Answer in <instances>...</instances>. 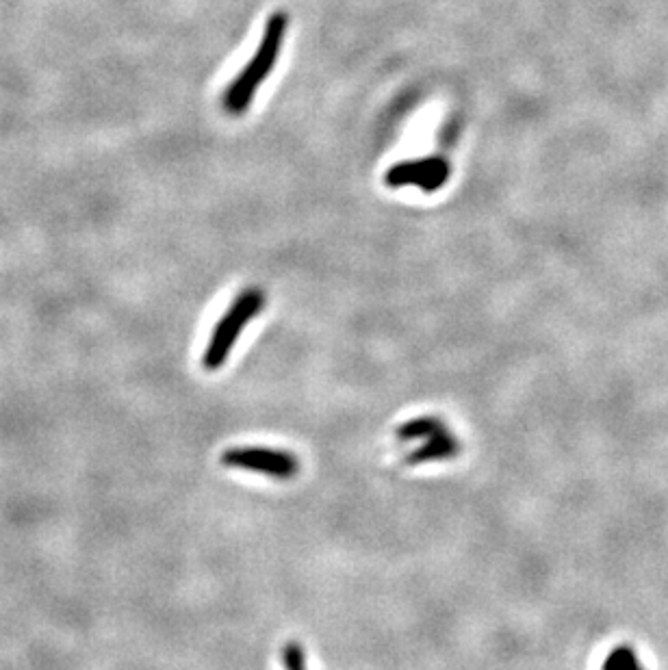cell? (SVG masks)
Listing matches in <instances>:
<instances>
[{
	"mask_svg": "<svg viewBox=\"0 0 668 670\" xmlns=\"http://www.w3.org/2000/svg\"><path fill=\"white\" fill-rule=\"evenodd\" d=\"M289 29V16L285 11H276V14L267 20L265 24V33L261 37V44L256 48L254 57L246 68L241 70V74L226 89L224 96V107L230 113H243L254 100L256 89L261 87V83L272 74L278 55H280V46L282 40H285Z\"/></svg>",
	"mask_w": 668,
	"mask_h": 670,
	"instance_id": "6da1fadb",
	"label": "cell"
},
{
	"mask_svg": "<svg viewBox=\"0 0 668 670\" xmlns=\"http://www.w3.org/2000/svg\"><path fill=\"white\" fill-rule=\"evenodd\" d=\"M265 306V295L261 289H246L239 298L230 304L226 315L217 321V326L211 334V341L207 345V352L202 356V365L207 371H217L233 350L237 339L241 337L243 328L248 321H252L256 315L263 311Z\"/></svg>",
	"mask_w": 668,
	"mask_h": 670,
	"instance_id": "7a4b0ae2",
	"label": "cell"
},
{
	"mask_svg": "<svg viewBox=\"0 0 668 670\" xmlns=\"http://www.w3.org/2000/svg\"><path fill=\"white\" fill-rule=\"evenodd\" d=\"M222 465L269 475L276 480H291L300 473V462L293 454L267 447H233L222 454Z\"/></svg>",
	"mask_w": 668,
	"mask_h": 670,
	"instance_id": "3957f363",
	"label": "cell"
},
{
	"mask_svg": "<svg viewBox=\"0 0 668 670\" xmlns=\"http://www.w3.org/2000/svg\"><path fill=\"white\" fill-rule=\"evenodd\" d=\"M449 178V163L441 157H428L417 161H404L393 165L384 176L387 185L391 187H406L417 185L423 191L441 189Z\"/></svg>",
	"mask_w": 668,
	"mask_h": 670,
	"instance_id": "277c9868",
	"label": "cell"
},
{
	"mask_svg": "<svg viewBox=\"0 0 668 670\" xmlns=\"http://www.w3.org/2000/svg\"><path fill=\"white\" fill-rule=\"evenodd\" d=\"M458 454H460V441L452 432L445 430L441 434L428 438V441L423 443L419 449H415L413 454H408L406 462L415 467V465H426V462L456 458Z\"/></svg>",
	"mask_w": 668,
	"mask_h": 670,
	"instance_id": "5b68a950",
	"label": "cell"
},
{
	"mask_svg": "<svg viewBox=\"0 0 668 670\" xmlns=\"http://www.w3.org/2000/svg\"><path fill=\"white\" fill-rule=\"evenodd\" d=\"M447 430V425L439 419V417H417L408 423H402L400 428H397V438H400L402 443L406 441H417V438H432L436 434H441Z\"/></svg>",
	"mask_w": 668,
	"mask_h": 670,
	"instance_id": "8992f818",
	"label": "cell"
},
{
	"mask_svg": "<svg viewBox=\"0 0 668 670\" xmlns=\"http://www.w3.org/2000/svg\"><path fill=\"white\" fill-rule=\"evenodd\" d=\"M601 670H645L640 666L636 651L632 647H616L603 662Z\"/></svg>",
	"mask_w": 668,
	"mask_h": 670,
	"instance_id": "52a82bcc",
	"label": "cell"
},
{
	"mask_svg": "<svg viewBox=\"0 0 668 670\" xmlns=\"http://www.w3.org/2000/svg\"><path fill=\"white\" fill-rule=\"evenodd\" d=\"M282 666L285 670H306V653L298 642H289L282 649Z\"/></svg>",
	"mask_w": 668,
	"mask_h": 670,
	"instance_id": "ba28073f",
	"label": "cell"
}]
</instances>
